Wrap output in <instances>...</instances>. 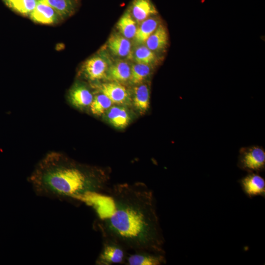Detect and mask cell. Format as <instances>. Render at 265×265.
Returning a JSON list of instances; mask_svg holds the SVG:
<instances>
[{
    "label": "cell",
    "mask_w": 265,
    "mask_h": 265,
    "mask_svg": "<svg viewBox=\"0 0 265 265\" xmlns=\"http://www.w3.org/2000/svg\"><path fill=\"white\" fill-rule=\"evenodd\" d=\"M159 25V20L155 18L151 17L142 21L137 28L134 37L136 43L138 44L145 43Z\"/></svg>",
    "instance_id": "obj_17"
},
{
    "label": "cell",
    "mask_w": 265,
    "mask_h": 265,
    "mask_svg": "<svg viewBox=\"0 0 265 265\" xmlns=\"http://www.w3.org/2000/svg\"><path fill=\"white\" fill-rule=\"evenodd\" d=\"M241 169L248 173L263 171L265 168V151L259 146L242 147L239 150L237 163Z\"/></svg>",
    "instance_id": "obj_3"
},
{
    "label": "cell",
    "mask_w": 265,
    "mask_h": 265,
    "mask_svg": "<svg viewBox=\"0 0 265 265\" xmlns=\"http://www.w3.org/2000/svg\"><path fill=\"white\" fill-rule=\"evenodd\" d=\"M81 201L94 208L102 238L118 241L128 251L165 254L154 193L145 184L115 185Z\"/></svg>",
    "instance_id": "obj_1"
},
{
    "label": "cell",
    "mask_w": 265,
    "mask_h": 265,
    "mask_svg": "<svg viewBox=\"0 0 265 265\" xmlns=\"http://www.w3.org/2000/svg\"><path fill=\"white\" fill-rule=\"evenodd\" d=\"M131 67L125 61H118L108 68L106 76L115 82H124L130 79Z\"/></svg>",
    "instance_id": "obj_15"
},
{
    "label": "cell",
    "mask_w": 265,
    "mask_h": 265,
    "mask_svg": "<svg viewBox=\"0 0 265 265\" xmlns=\"http://www.w3.org/2000/svg\"><path fill=\"white\" fill-rule=\"evenodd\" d=\"M128 254V250L118 241L109 238H103L102 249L95 264L125 265Z\"/></svg>",
    "instance_id": "obj_4"
},
{
    "label": "cell",
    "mask_w": 265,
    "mask_h": 265,
    "mask_svg": "<svg viewBox=\"0 0 265 265\" xmlns=\"http://www.w3.org/2000/svg\"><path fill=\"white\" fill-rule=\"evenodd\" d=\"M47 4L58 15L64 16L69 14L73 9L71 0H39Z\"/></svg>",
    "instance_id": "obj_21"
},
{
    "label": "cell",
    "mask_w": 265,
    "mask_h": 265,
    "mask_svg": "<svg viewBox=\"0 0 265 265\" xmlns=\"http://www.w3.org/2000/svg\"><path fill=\"white\" fill-rule=\"evenodd\" d=\"M168 41L167 30L162 25H159L146 41V46L152 51L160 52L165 49Z\"/></svg>",
    "instance_id": "obj_13"
},
{
    "label": "cell",
    "mask_w": 265,
    "mask_h": 265,
    "mask_svg": "<svg viewBox=\"0 0 265 265\" xmlns=\"http://www.w3.org/2000/svg\"><path fill=\"white\" fill-rule=\"evenodd\" d=\"M150 65L136 63L131 67L130 80L133 84H140L150 74Z\"/></svg>",
    "instance_id": "obj_20"
},
{
    "label": "cell",
    "mask_w": 265,
    "mask_h": 265,
    "mask_svg": "<svg viewBox=\"0 0 265 265\" xmlns=\"http://www.w3.org/2000/svg\"><path fill=\"white\" fill-rule=\"evenodd\" d=\"M132 16L135 21L142 22L157 13L150 0H134L131 6Z\"/></svg>",
    "instance_id": "obj_10"
},
{
    "label": "cell",
    "mask_w": 265,
    "mask_h": 265,
    "mask_svg": "<svg viewBox=\"0 0 265 265\" xmlns=\"http://www.w3.org/2000/svg\"><path fill=\"white\" fill-rule=\"evenodd\" d=\"M166 263L165 254L147 251L129 253L125 265H160Z\"/></svg>",
    "instance_id": "obj_6"
},
{
    "label": "cell",
    "mask_w": 265,
    "mask_h": 265,
    "mask_svg": "<svg viewBox=\"0 0 265 265\" xmlns=\"http://www.w3.org/2000/svg\"><path fill=\"white\" fill-rule=\"evenodd\" d=\"M105 113L106 119L116 128H124L130 121L129 112L123 106H111Z\"/></svg>",
    "instance_id": "obj_12"
},
{
    "label": "cell",
    "mask_w": 265,
    "mask_h": 265,
    "mask_svg": "<svg viewBox=\"0 0 265 265\" xmlns=\"http://www.w3.org/2000/svg\"><path fill=\"white\" fill-rule=\"evenodd\" d=\"M107 181L103 172L78 164L62 153L55 152L47 154L28 178L38 196L78 200L104 190L108 187Z\"/></svg>",
    "instance_id": "obj_2"
},
{
    "label": "cell",
    "mask_w": 265,
    "mask_h": 265,
    "mask_svg": "<svg viewBox=\"0 0 265 265\" xmlns=\"http://www.w3.org/2000/svg\"><path fill=\"white\" fill-rule=\"evenodd\" d=\"M107 46L115 55L126 56L131 52V44L128 39L118 34H112L108 39Z\"/></svg>",
    "instance_id": "obj_14"
},
{
    "label": "cell",
    "mask_w": 265,
    "mask_h": 265,
    "mask_svg": "<svg viewBox=\"0 0 265 265\" xmlns=\"http://www.w3.org/2000/svg\"><path fill=\"white\" fill-rule=\"evenodd\" d=\"M30 17L33 21L43 24H53L56 19L54 10L39 0L30 13Z\"/></svg>",
    "instance_id": "obj_11"
},
{
    "label": "cell",
    "mask_w": 265,
    "mask_h": 265,
    "mask_svg": "<svg viewBox=\"0 0 265 265\" xmlns=\"http://www.w3.org/2000/svg\"><path fill=\"white\" fill-rule=\"evenodd\" d=\"M117 28L122 35L127 39L133 38L137 28L135 21L128 12L121 17L117 23Z\"/></svg>",
    "instance_id": "obj_18"
},
{
    "label": "cell",
    "mask_w": 265,
    "mask_h": 265,
    "mask_svg": "<svg viewBox=\"0 0 265 265\" xmlns=\"http://www.w3.org/2000/svg\"><path fill=\"white\" fill-rule=\"evenodd\" d=\"M99 89L114 104H123L128 100L129 96L126 88L118 82L103 83L101 85Z\"/></svg>",
    "instance_id": "obj_9"
},
{
    "label": "cell",
    "mask_w": 265,
    "mask_h": 265,
    "mask_svg": "<svg viewBox=\"0 0 265 265\" xmlns=\"http://www.w3.org/2000/svg\"><path fill=\"white\" fill-rule=\"evenodd\" d=\"M93 97L90 90L80 83L75 84L69 93V99L71 104L80 109L89 106Z\"/></svg>",
    "instance_id": "obj_7"
},
{
    "label": "cell",
    "mask_w": 265,
    "mask_h": 265,
    "mask_svg": "<svg viewBox=\"0 0 265 265\" xmlns=\"http://www.w3.org/2000/svg\"><path fill=\"white\" fill-rule=\"evenodd\" d=\"M108 65L103 58L94 56L87 60L83 67L84 72L90 80H99L106 77Z\"/></svg>",
    "instance_id": "obj_8"
},
{
    "label": "cell",
    "mask_w": 265,
    "mask_h": 265,
    "mask_svg": "<svg viewBox=\"0 0 265 265\" xmlns=\"http://www.w3.org/2000/svg\"><path fill=\"white\" fill-rule=\"evenodd\" d=\"M133 102L135 108L141 113H144L149 109L150 92L146 84H140L135 87Z\"/></svg>",
    "instance_id": "obj_16"
},
{
    "label": "cell",
    "mask_w": 265,
    "mask_h": 265,
    "mask_svg": "<svg viewBox=\"0 0 265 265\" xmlns=\"http://www.w3.org/2000/svg\"><path fill=\"white\" fill-rule=\"evenodd\" d=\"M244 193L250 198L265 196V180L259 173H248L239 181Z\"/></svg>",
    "instance_id": "obj_5"
},
{
    "label": "cell",
    "mask_w": 265,
    "mask_h": 265,
    "mask_svg": "<svg viewBox=\"0 0 265 265\" xmlns=\"http://www.w3.org/2000/svg\"><path fill=\"white\" fill-rule=\"evenodd\" d=\"M134 59L136 63L150 65L156 60V56L153 51L146 46L137 48L134 52Z\"/></svg>",
    "instance_id": "obj_23"
},
{
    "label": "cell",
    "mask_w": 265,
    "mask_h": 265,
    "mask_svg": "<svg viewBox=\"0 0 265 265\" xmlns=\"http://www.w3.org/2000/svg\"><path fill=\"white\" fill-rule=\"evenodd\" d=\"M15 10L22 14H30L34 9L37 0H4Z\"/></svg>",
    "instance_id": "obj_22"
},
{
    "label": "cell",
    "mask_w": 265,
    "mask_h": 265,
    "mask_svg": "<svg viewBox=\"0 0 265 265\" xmlns=\"http://www.w3.org/2000/svg\"><path fill=\"white\" fill-rule=\"evenodd\" d=\"M112 104V102L106 95L101 93L93 97L89 106L94 115L101 116L111 106Z\"/></svg>",
    "instance_id": "obj_19"
}]
</instances>
